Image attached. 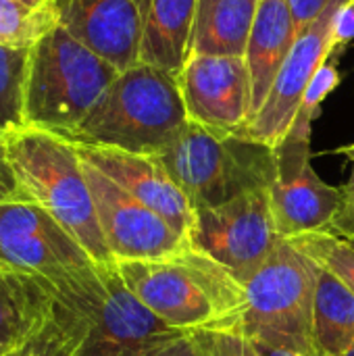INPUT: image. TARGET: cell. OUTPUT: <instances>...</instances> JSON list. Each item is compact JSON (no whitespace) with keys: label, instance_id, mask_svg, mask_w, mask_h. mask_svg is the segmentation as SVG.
Listing matches in <instances>:
<instances>
[{"label":"cell","instance_id":"d6986e66","mask_svg":"<svg viewBox=\"0 0 354 356\" xmlns=\"http://www.w3.org/2000/svg\"><path fill=\"white\" fill-rule=\"evenodd\" d=\"M259 0H198L190 31V56H242Z\"/></svg>","mask_w":354,"mask_h":356},{"label":"cell","instance_id":"7c38bea8","mask_svg":"<svg viewBox=\"0 0 354 356\" xmlns=\"http://www.w3.org/2000/svg\"><path fill=\"white\" fill-rule=\"evenodd\" d=\"M90 254L33 200L0 202V265L58 280L88 267Z\"/></svg>","mask_w":354,"mask_h":356},{"label":"cell","instance_id":"30bf717a","mask_svg":"<svg viewBox=\"0 0 354 356\" xmlns=\"http://www.w3.org/2000/svg\"><path fill=\"white\" fill-rule=\"evenodd\" d=\"M346 2L348 0H334L313 25L296 35V42L277 73L265 104L242 131L244 136L273 148L288 136L303 106L309 83L328 63L334 48H338L334 40V25Z\"/></svg>","mask_w":354,"mask_h":356},{"label":"cell","instance_id":"4316f807","mask_svg":"<svg viewBox=\"0 0 354 356\" xmlns=\"http://www.w3.org/2000/svg\"><path fill=\"white\" fill-rule=\"evenodd\" d=\"M286 2H288L290 15H292L294 27L300 33L309 25H313L334 0H286Z\"/></svg>","mask_w":354,"mask_h":356},{"label":"cell","instance_id":"f546056e","mask_svg":"<svg viewBox=\"0 0 354 356\" xmlns=\"http://www.w3.org/2000/svg\"><path fill=\"white\" fill-rule=\"evenodd\" d=\"M138 356H198L196 355V346H194V338L192 334H184L177 336L173 340H167L163 344H156L148 350H144Z\"/></svg>","mask_w":354,"mask_h":356},{"label":"cell","instance_id":"d590c367","mask_svg":"<svg viewBox=\"0 0 354 356\" xmlns=\"http://www.w3.org/2000/svg\"><path fill=\"white\" fill-rule=\"evenodd\" d=\"M353 6H354V0H353Z\"/></svg>","mask_w":354,"mask_h":356},{"label":"cell","instance_id":"5b68a950","mask_svg":"<svg viewBox=\"0 0 354 356\" xmlns=\"http://www.w3.org/2000/svg\"><path fill=\"white\" fill-rule=\"evenodd\" d=\"M119 73L115 65L56 25L29 50L23 92L25 125L67 138Z\"/></svg>","mask_w":354,"mask_h":356},{"label":"cell","instance_id":"277c9868","mask_svg":"<svg viewBox=\"0 0 354 356\" xmlns=\"http://www.w3.org/2000/svg\"><path fill=\"white\" fill-rule=\"evenodd\" d=\"M6 138L17 179L94 263H115L98 225L94 196L77 146L63 136L23 125Z\"/></svg>","mask_w":354,"mask_h":356},{"label":"cell","instance_id":"5bb4252c","mask_svg":"<svg viewBox=\"0 0 354 356\" xmlns=\"http://www.w3.org/2000/svg\"><path fill=\"white\" fill-rule=\"evenodd\" d=\"M75 146L86 163L102 171L127 194L152 209L171 227L190 240L196 211L188 196L171 179L156 154H138L104 146Z\"/></svg>","mask_w":354,"mask_h":356},{"label":"cell","instance_id":"4dcf8cb0","mask_svg":"<svg viewBox=\"0 0 354 356\" xmlns=\"http://www.w3.org/2000/svg\"><path fill=\"white\" fill-rule=\"evenodd\" d=\"M250 340L259 356H323L317 348H288V346H277V344L257 340V338H250Z\"/></svg>","mask_w":354,"mask_h":356},{"label":"cell","instance_id":"6da1fadb","mask_svg":"<svg viewBox=\"0 0 354 356\" xmlns=\"http://www.w3.org/2000/svg\"><path fill=\"white\" fill-rule=\"evenodd\" d=\"M50 288V321L73 356H138L184 336L142 305L115 263L75 269Z\"/></svg>","mask_w":354,"mask_h":356},{"label":"cell","instance_id":"e0dca14e","mask_svg":"<svg viewBox=\"0 0 354 356\" xmlns=\"http://www.w3.org/2000/svg\"><path fill=\"white\" fill-rule=\"evenodd\" d=\"M296 35L298 31L286 0H259L244 54L252 86V119L265 104L277 73L296 42Z\"/></svg>","mask_w":354,"mask_h":356},{"label":"cell","instance_id":"3957f363","mask_svg":"<svg viewBox=\"0 0 354 356\" xmlns=\"http://www.w3.org/2000/svg\"><path fill=\"white\" fill-rule=\"evenodd\" d=\"M186 123L188 115L177 75L138 63L115 77L67 140L79 146L159 154L179 136Z\"/></svg>","mask_w":354,"mask_h":356},{"label":"cell","instance_id":"9c48e42d","mask_svg":"<svg viewBox=\"0 0 354 356\" xmlns=\"http://www.w3.org/2000/svg\"><path fill=\"white\" fill-rule=\"evenodd\" d=\"M280 240L267 190L198 209L190 236L194 248L215 259L242 284L263 267Z\"/></svg>","mask_w":354,"mask_h":356},{"label":"cell","instance_id":"1f68e13d","mask_svg":"<svg viewBox=\"0 0 354 356\" xmlns=\"http://www.w3.org/2000/svg\"><path fill=\"white\" fill-rule=\"evenodd\" d=\"M336 234H340V236H346V238H351L354 240V217L346 223V225H342L340 229H336Z\"/></svg>","mask_w":354,"mask_h":356},{"label":"cell","instance_id":"83f0119b","mask_svg":"<svg viewBox=\"0 0 354 356\" xmlns=\"http://www.w3.org/2000/svg\"><path fill=\"white\" fill-rule=\"evenodd\" d=\"M336 152H338V154H342V156L351 163V175H348V181L342 186V194H344V209H342V213L338 215V219H336V223H334L332 232L340 229L342 225H346V223H348V221L354 217V144L340 146Z\"/></svg>","mask_w":354,"mask_h":356},{"label":"cell","instance_id":"d6a6232c","mask_svg":"<svg viewBox=\"0 0 354 356\" xmlns=\"http://www.w3.org/2000/svg\"><path fill=\"white\" fill-rule=\"evenodd\" d=\"M21 2L31 4V6H48V4H52L54 0H21Z\"/></svg>","mask_w":354,"mask_h":356},{"label":"cell","instance_id":"7a4b0ae2","mask_svg":"<svg viewBox=\"0 0 354 356\" xmlns=\"http://www.w3.org/2000/svg\"><path fill=\"white\" fill-rule=\"evenodd\" d=\"M127 288L161 321L184 334L242 325L246 290L223 265L188 244L150 261H115Z\"/></svg>","mask_w":354,"mask_h":356},{"label":"cell","instance_id":"8992f818","mask_svg":"<svg viewBox=\"0 0 354 356\" xmlns=\"http://www.w3.org/2000/svg\"><path fill=\"white\" fill-rule=\"evenodd\" d=\"M156 156L194 211L269 190L277 167L273 146L244 134L207 129L192 121Z\"/></svg>","mask_w":354,"mask_h":356},{"label":"cell","instance_id":"52a82bcc","mask_svg":"<svg viewBox=\"0 0 354 356\" xmlns=\"http://www.w3.org/2000/svg\"><path fill=\"white\" fill-rule=\"evenodd\" d=\"M317 265L288 240H280L263 267L244 284L242 330L288 348H315L313 300Z\"/></svg>","mask_w":354,"mask_h":356},{"label":"cell","instance_id":"8d00e7d4","mask_svg":"<svg viewBox=\"0 0 354 356\" xmlns=\"http://www.w3.org/2000/svg\"><path fill=\"white\" fill-rule=\"evenodd\" d=\"M348 240H351V238H348ZM353 242H354V240H353Z\"/></svg>","mask_w":354,"mask_h":356},{"label":"cell","instance_id":"8fae6325","mask_svg":"<svg viewBox=\"0 0 354 356\" xmlns=\"http://www.w3.org/2000/svg\"><path fill=\"white\" fill-rule=\"evenodd\" d=\"M83 161V159H81ZM96 217L113 261H150L179 252L190 244L161 215L136 200L102 171L83 161Z\"/></svg>","mask_w":354,"mask_h":356},{"label":"cell","instance_id":"e575fe53","mask_svg":"<svg viewBox=\"0 0 354 356\" xmlns=\"http://www.w3.org/2000/svg\"><path fill=\"white\" fill-rule=\"evenodd\" d=\"M342 356H354V340H353V344H351V346L346 348V353H344Z\"/></svg>","mask_w":354,"mask_h":356},{"label":"cell","instance_id":"4fadbf2b","mask_svg":"<svg viewBox=\"0 0 354 356\" xmlns=\"http://www.w3.org/2000/svg\"><path fill=\"white\" fill-rule=\"evenodd\" d=\"M188 121L242 134L252 119V86L242 56H190L177 75Z\"/></svg>","mask_w":354,"mask_h":356},{"label":"cell","instance_id":"ac0fdd59","mask_svg":"<svg viewBox=\"0 0 354 356\" xmlns=\"http://www.w3.org/2000/svg\"><path fill=\"white\" fill-rule=\"evenodd\" d=\"M198 0H140V63L179 75L188 60L190 31Z\"/></svg>","mask_w":354,"mask_h":356},{"label":"cell","instance_id":"ffe728a7","mask_svg":"<svg viewBox=\"0 0 354 356\" xmlns=\"http://www.w3.org/2000/svg\"><path fill=\"white\" fill-rule=\"evenodd\" d=\"M354 340V294L317 267L313 300V344L323 356H342Z\"/></svg>","mask_w":354,"mask_h":356},{"label":"cell","instance_id":"603a6c76","mask_svg":"<svg viewBox=\"0 0 354 356\" xmlns=\"http://www.w3.org/2000/svg\"><path fill=\"white\" fill-rule=\"evenodd\" d=\"M29 50L6 48L0 44V136L25 125L23 92Z\"/></svg>","mask_w":354,"mask_h":356},{"label":"cell","instance_id":"836d02e7","mask_svg":"<svg viewBox=\"0 0 354 356\" xmlns=\"http://www.w3.org/2000/svg\"><path fill=\"white\" fill-rule=\"evenodd\" d=\"M35 342V340H33ZM33 342L25 348V350H21V353H17V355L13 356H35V346H33Z\"/></svg>","mask_w":354,"mask_h":356},{"label":"cell","instance_id":"d4e9b609","mask_svg":"<svg viewBox=\"0 0 354 356\" xmlns=\"http://www.w3.org/2000/svg\"><path fill=\"white\" fill-rule=\"evenodd\" d=\"M340 83V73L334 65L325 63L313 77V81L307 88V94L303 98V111H307L309 115L317 117V111L321 106V102L336 90V86Z\"/></svg>","mask_w":354,"mask_h":356},{"label":"cell","instance_id":"7402d4cb","mask_svg":"<svg viewBox=\"0 0 354 356\" xmlns=\"http://www.w3.org/2000/svg\"><path fill=\"white\" fill-rule=\"evenodd\" d=\"M317 267L332 273L354 294V242L332 229L303 234L288 240Z\"/></svg>","mask_w":354,"mask_h":356},{"label":"cell","instance_id":"2e32d148","mask_svg":"<svg viewBox=\"0 0 354 356\" xmlns=\"http://www.w3.org/2000/svg\"><path fill=\"white\" fill-rule=\"evenodd\" d=\"M50 280L0 265V356L25 350L50 323Z\"/></svg>","mask_w":354,"mask_h":356},{"label":"cell","instance_id":"9a60e30c","mask_svg":"<svg viewBox=\"0 0 354 356\" xmlns=\"http://www.w3.org/2000/svg\"><path fill=\"white\" fill-rule=\"evenodd\" d=\"M54 10L61 27L119 71L140 63V0H54Z\"/></svg>","mask_w":354,"mask_h":356},{"label":"cell","instance_id":"cb8c5ba5","mask_svg":"<svg viewBox=\"0 0 354 356\" xmlns=\"http://www.w3.org/2000/svg\"><path fill=\"white\" fill-rule=\"evenodd\" d=\"M192 338L198 356H259L250 336L242 330V325L194 332Z\"/></svg>","mask_w":354,"mask_h":356},{"label":"cell","instance_id":"f1b7e54d","mask_svg":"<svg viewBox=\"0 0 354 356\" xmlns=\"http://www.w3.org/2000/svg\"><path fill=\"white\" fill-rule=\"evenodd\" d=\"M35 356H73L65 340L61 338L58 330L52 325V321L46 325V330L35 338Z\"/></svg>","mask_w":354,"mask_h":356},{"label":"cell","instance_id":"44dd1931","mask_svg":"<svg viewBox=\"0 0 354 356\" xmlns=\"http://www.w3.org/2000/svg\"><path fill=\"white\" fill-rule=\"evenodd\" d=\"M56 25L54 2L31 6L21 0H0V44L6 48L31 50Z\"/></svg>","mask_w":354,"mask_h":356},{"label":"cell","instance_id":"ba28073f","mask_svg":"<svg viewBox=\"0 0 354 356\" xmlns=\"http://www.w3.org/2000/svg\"><path fill=\"white\" fill-rule=\"evenodd\" d=\"M313 119V115L300 108L288 136L275 146L277 167L267 192L282 240L328 232L344 209L342 188L325 184L311 165Z\"/></svg>","mask_w":354,"mask_h":356},{"label":"cell","instance_id":"484cf974","mask_svg":"<svg viewBox=\"0 0 354 356\" xmlns=\"http://www.w3.org/2000/svg\"><path fill=\"white\" fill-rule=\"evenodd\" d=\"M10 200H29V196L23 192L17 173L13 169L6 148V138L0 136V202H10Z\"/></svg>","mask_w":354,"mask_h":356}]
</instances>
